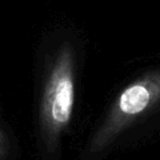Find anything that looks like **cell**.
<instances>
[{
    "label": "cell",
    "instance_id": "cell-3",
    "mask_svg": "<svg viewBox=\"0 0 160 160\" xmlns=\"http://www.w3.org/2000/svg\"><path fill=\"white\" fill-rule=\"evenodd\" d=\"M6 148H8V141H6V138L5 135L0 131V158H2L6 152Z\"/></svg>",
    "mask_w": 160,
    "mask_h": 160
},
{
    "label": "cell",
    "instance_id": "cell-2",
    "mask_svg": "<svg viewBox=\"0 0 160 160\" xmlns=\"http://www.w3.org/2000/svg\"><path fill=\"white\" fill-rule=\"evenodd\" d=\"M160 102V70L149 72L125 88L92 136L90 151L106 148L134 120Z\"/></svg>",
    "mask_w": 160,
    "mask_h": 160
},
{
    "label": "cell",
    "instance_id": "cell-1",
    "mask_svg": "<svg viewBox=\"0 0 160 160\" xmlns=\"http://www.w3.org/2000/svg\"><path fill=\"white\" fill-rule=\"evenodd\" d=\"M75 56L64 44L56 52L44 86L40 119L45 135L55 140L69 125L75 102Z\"/></svg>",
    "mask_w": 160,
    "mask_h": 160
}]
</instances>
